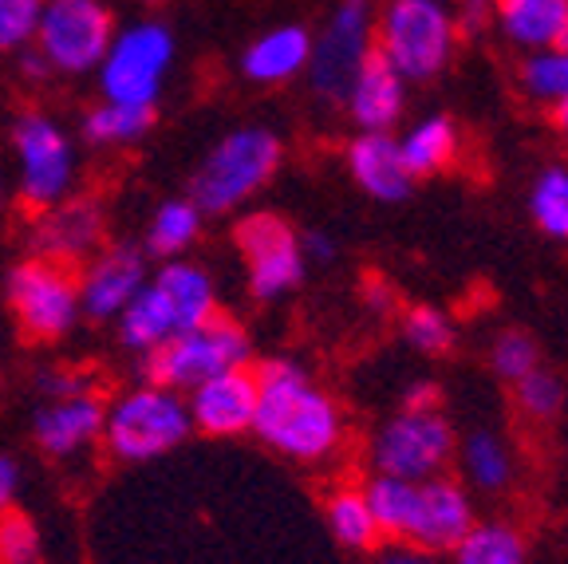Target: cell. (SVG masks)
<instances>
[{
  "label": "cell",
  "mask_w": 568,
  "mask_h": 564,
  "mask_svg": "<svg viewBox=\"0 0 568 564\" xmlns=\"http://www.w3.org/2000/svg\"><path fill=\"white\" fill-rule=\"evenodd\" d=\"M253 375H257L253 434L281 459L304 462V466L336 459L347 434L344 411L304 371V363L288 360V355H273Z\"/></svg>",
  "instance_id": "cell-1"
},
{
  "label": "cell",
  "mask_w": 568,
  "mask_h": 564,
  "mask_svg": "<svg viewBox=\"0 0 568 564\" xmlns=\"http://www.w3.org/2000/svg\"><path fill=\"white\" fill-rule=\"evenodd\" d=\"M364 490L383 541L415 545L435 556L450 553L470 533L474 521H478L474 494L458 477H446V474L423 477V482L372 474V482H364Z\"/></svg>",
  "instance_id": "cell-2"
},
{
  "label": "cell",
  "mask_w": 568,
  "mask_h": 564,
  "mask_svg": "<svg viewBox=\"0 0 568 564\" xmlns=\"http://www.w3.org/2000/svg\"><path fill=\"white\" fill-rule=\"evenodd\" d=\"M213 312L222 309H217V281L210 269L186 256H170V261H159V269H151L146 284L134 292L123 316L115 320L119 344L142 360L146 352L166 344L170 335L202 324Z\"/></svg>",
  "instance_id": "cell-3"
},
{
  "label": "cell",
  "mask_w": 568,
  "mask_h": 564,
  "mask_svg": "<svg viewBox=\"0 0 568 564\" xmlns=\"http://www.w3.org/2000/svg\"><path fill=\"white\" fill-rule=\"evenodd\" d=\"M284 162V142L268 127H237L213 142L190 178V202L202 213H233L273 182Z\"/></svg>",
  "instance_id": "cell-4"
},
{
  "label": "cell",
  "mask_w": 568,
  "mask_h": 564,
  "mask_svg": "<svg viewBox=\"0 0 568 564\" xmlns=\"http://www.w3.org/2000/svg\"><path fill=\"white\" fill-rule=\"evenodd\" d=\"M190 434H194V423H190V406L182 391L142 380L106 403L103 446L111 459L126 462V466L166 459Z\"/></svg>",
  "instance_id": "cell-5"
},
{
  "label": "cell",
  "mask_w": 568,
  "mask_h": 564,
  "mask_svg": "<svg viewBox=\"0 0 568 564\" xmlns=\"http://www.w3.org/2000/svg\"><path fill=\"white\" fill-rule=\"evenodd\" d=\"M450 0H387L375 9V52L407 83H426L450 68L458 52Z\"/></svg>",
  "instance_id": "cell-6"
},
{
  "label": "cell",
  "mask_w": 568,
  "mask_h": 564,
  "mask_svg": "<svg viewBox=\"0 0 568 564\" xmlns=\"http://www.w3.org/2000/svg\"><path fill=\"white\" fill-rule=\"evenodd\" d=\"M142 380L159 383L170 391H194L197 383L222 375L233 367H248L253 363V340H248L245 324L233 320L230 312H213L210 320L194 328H182L170 335L166 344L142 355Z\"/></svg>",
  "instance_id": "cell-7"
},
{
  "label": "cell",
  "mask_w": 568,
  "mask_h": 564,
  "mask_svg": "<svg viewBox=\"0 0 568 564\" xmlns=\"http://www.w3.org/2000/svg\"><path fill=\"white\" fill-rule=\"evenodd\" d=\"M12 154H17V198L32 213L75 194L80 154L63 123L48 111H20L12 123Z\"/></svg>",
  "instance_id": "cell-8"
},
{
  "label": "cell",
  "mask_w": 568,
  "mask_h": 564,
  "mask_svg": "<svg viewBox=\"0 0 568 564\" xmlns=\"http://www.w3.org/2000/svg\"><path fill=\"white\" fill-rule=\"evenodd\" d=\"M4 300L17 316V328L32 344H55V340L75 332V324L83 320L75 269L36 253H28L24 261L9 269Z\"/></svg>",
  "instance_id": "cell-9"
},
{
  "label": "cell",
  "mask_w": 568,
  "mask_h": 564,
  "mask_svg": "<svg viewBox=\"0 0 568 564\" xmlns=\"http://www.w3.org/2000/svg\"><path fill=\"white\" fill-rule=\"evenodd\" d=\"M454 454H458V434L443 415V406H403L372 439V470L403 482L446 474Z\"/></svg>",
  "instance_id": "cell-10"
},
{
  "label": "cell",
  "mask_w": 568,
  "mask_h": 564,
  "mask_svg": "<svg viewBox=\"0 0 568 564\" xmlns=\"http://www.w3.org/2000/svg\"><path fill=\"white\" fill-rule=\"evenodd\" d=\"M233 245L245 265V284L253 300L268 304V300H284L288 292L301 289L304 273H308V256H304L301 233L293 230V221H284L273 210H253L237 218L233 225Z\"/></svg>",
  "instance_id": "cell-11"
},
{
  "label": "cell",
  "mask_w": 568,
  "mask_h": 564,
  "mask_svg": "<svg viewBox=\"0 0 568 564\" xmlns=\"http://www.w3.org/2000/svg\"><path fill=\"white\" fill-rule=\"evenodd\" d=\"M115 40V17L103 0H44L32 48L55 75H88Z\"/></svg>",
  "instance_id": "cell-12"
},
{
  "label": "cell",
  "mask_w": 568,
  "mask_h": 564,
  "mask_svg": "<svg viewBox=\"0 0 568 564\" xmlns=\"http://www.w3.org/2000/svg\"><path fill=\"white\" fill-rule=\"evenodd\" d=\"M174 63V32L159 20H139V24L115 32L99 63V95L115 103L159 107V91Z\"/></svg>",
  "instance_id": "cell-13"
},
{
  "label": "cell",
  "mask_w": 568,
  "mask_h": 564,
  "mask_svg": "<svg viewBox=\"0 0 568 564\" xmlns=\"http://www.w3.org/2000/svg\"><path fill=\"white\" fill-rule=\"evenodd\" d=\"M375 52V0H336L324 20V32L312 40L308 83L320 103L339 107L347 95V83L364 60Z\"/></svg>",
  "instance_id": "cell-14"
},
{
  "label": "cell",
  "mask_w": 568,
  "mask_h": 564,
  "mask_svg": "<svg viewBox=\"0 0 568 564\" xmlns=\"http://www.w3.org/2000/svg\"><path fill=\"white\" fill-rule=\"evenodd\" d=\"M146 276H151V265H146V249L142 245L115 241V245H103L99 253H91L75 273L83 320L115 324L134 300V292L146 284Z\"/></svg>",
  "instance_id": "cell-15"
},
{
  "label": "cell",
  "mask_w": 568,
  "mask_h": 564,
  "mask_svg": "<svg viewBox=\"0 0 568 564\" xmlns=\"http://www.w3.org/2000/svg\"><path fill=\"white\" fill-rule=\"evenodd\" d=\"M28 245L36 256L60 261V265L75 269L83 265L91 253L106 245V213L95 198L71 194L63 202L36 210L32 225H28Z\"/></svg>",
  "instance_id": "cell-16"
},
{
  "label": "cell",
  "mask_w": 568,
  "mask_h": 564,
  "mask_svg": "<svg viewBox=\"0 0 568 564\" xmlns=\"http://www.w3.org/2000/svg\"><path fill=\"white\" fill-rule=\"evenodd\" d=\"M103 415L106 403L95 391H80V395L44 399V406L32 415V442L40 454L55 462L83 459L88 450L103 442Z\"/></svg>",
  "instance_id": "cell-17"
},
{
  "label": "cell",
  "mask_w": 568,
  "mask_h": 564,
  "mask_svg": "<svg viewBox=\"0 0 568 564\" xmlns=\"http://www.w3.org/2000/svg\"><path fill=\"white\" fill-rule=\"evenodd\" d=\"M190 423L194 431L210 434V439H237V434L253 431V415H257V375L253 367H233L213 375V380L197 383L186 391Z\"/></svg>",
  "instance_id": "cell-18"
},
{
  "label": "cell",
  "mask_w": 568,
  "mask_h": 564,
  "mask_svg": "<svg viewBox=\"0 0 568 564\" xmlns=\"http://www.w3.org/2000/svg\"><path fill=\"white\" fill-rule=\"evenodd\" d=\"M407 88L399 71L390 68L379 52L364 60V68L355 71V80L347 83L344 95V115L352 119L355 131H395L407 115Z\"/></svg>",
  "instance_id": "cell-19"
},
{
  "label": "cell",
  "mask_w": 568,
  "mask_h": 564,
  "mask_svg": "<svg viewBox=\"0 0 568 564\" xmlns=\"http://www.w3.org/2000/svg\"><path fill=\"white\" fill-rule=\"evenodd\" d=\"M347 174L375 202H403L415 190L399 139L390 131H359L344 150Z\"/></svg>",
  "instance_id": "cell-20"
},
{
  "label": "cell",
  "mask_w": 568,
  "mask_h": 564,
  "mask_svg": "<svg viewBox=\"0 0 568 564\" xmlns=\"http://www.w3.org/2000/svg\"><path fill=\"white\" fill-rule=\"evenodd\" d=\"M312 32L304 24H281L261 32L241 56V75L261 88H281L308 71Z\"/></svg>",
  "instance_id": "cell-21"
},
{
  "label": "cell",
  "mask_w": 568,
  "mask_h": 564,
  "mask_svg": "<svg viewBox=\"0 0 568 564\" xmlns=\"http://www.w3.org/2000/svg\"><path fill=\"white\" fill-rule=\"evenodd\" d=\"M568 0H494V24L501 40L521 52H541L557 44Z\"/></svg>",
  "instance_id": "cell-22"
},
{
  "label": "cell",
  "mask_w": 568,
  "mask_h": 564,
  "mask_svg": "<svg viewBox=\"0 0 568 564\" xmlns=\"http://www.w3.org/2000/svg\"><path fill=\"white\" fill-rule=\"evenodd\" d=\"M403 162H407L410 178H435L450 170L462 154V131L450 115H426L410 123L399 139Z\"/></svg>",
  "instance_id": "cell-23"
},
{
  "label": "cell",
  "mask_w": 568,
  "mask_h": 564,
  "mask_svg": "<svg viewBox=\"0 0 568 564\" xmlns=\"http://www.w3.org/2000/svg\"><path fill=\"white\" fill-rule=\"evenodd\" d=\"M458 466L462 477H466V490H481V494H501L514 485L517 474V462H514V450L501 434L494 431H474L458 442Z\"/></svg>",
  "instance_id": "cell-24"
},
{
  "label": "cell",
  "mask_w": 568,
  "mask_h": 564,
  "mask_svg": "<svg viewBox=\"0 0 568 564\" xmlns=\"http://www.w3.org/2000/svg\"><path fill=\"white\" fill-rule=\"evenodd\" d=\"M151 127H154V107L99 99L95 107L83 111L80 139L95 150H123V147H134V142L146 139Z\"/></svg>",
  "instance_id": "cell-25"
},
{
  "label": "cell",
  "mask_w": 568,
  "mask_h": 564,
  "mask_svg": "<svg viewBox=\"0 0 568 564\" xmlns=\"http://www.w3.org/2000/svg\"><path fill=\"white\" fill-rule=\"evenodd\" d=\"M202 221H205V213L197 210L190 198H166V202L154 205L151 221H146L142 249H146V256H159V261L190 253L205 230Z\"/></svg>",
  "instance_id": "cell-26"
},
{
  "label": "cell",
  "mask_w": 568,
  "mask_h": 564,
  "mask_svg": "<svg viewBox=\"0 0 568 564\" xmlns=\"http://www.w3.org/2000/svg\"><path fill=\"white\" fill-rule=\"evenodd\" d=\"M324 517H328V533L352 553H372L379 548V525H375L372 502H367L364 485H336L324 502Z\"/></svg>",
  "instance_id": "cell-27"
},
{
  "label": "cell",
  "mask_w": 568,
  "mask_h": 564,
  "mask_svg": "<svg viewBox=\"0 0 568 564\" xmlns=\"http://www.w3.org/2000/svg\"><path fill=\"white\" fill-rule=\"evenodd\" d=\"M454 564H525V537L506 521H474L450 548Z\"/></svg>",
  "instance_id": "cell-28"
},
{
  "label": "cell",
  "mask_w": 568,
  "mask_h": 564,
  "mask_svg": "<svg viewBox=\"0 0 568 564\" xmlns=\"http://www.w3.org/2000/svg\"><path fill=\"white\" fill-rule=\"evenodd\" d=\"M517 83H521L525 99L557 111L560 103H568V52L565 48L525 52L521 68H517Z\"/></svg>",
  "instance_id": "cell-29"
},
{
  "label": "cell",
  "mask_w": 568,
  "mask_h": 564,
  "mask_svg": "<svg viewBox=\"0 0 568 564\" xmlns=\"http://www.w3.org/2000/svg\"><path fill=\"white\" fill-rule=\"evenodd\" d=\"M532 225L552 241H568V167H545L529 185Z\"/></svg>",
  "instance_id": "cell-30"
},
{
  "label": "cell",
  "mask_w": 568,
  "mask_h": 564,
  "mask_svg": "<svg viewBox=\"0 0 568 564\" xmlns=\"http://www.w3.org/2000/svg\"><path fill=\"white\" fill-rule=\"evenodd\" d=\"M489 367H494L497 380L514 387L529 371L541 367V348H537V340H532L529 332H521V328H506V332H497L494 348H489Z\"/></svg>",
  "instance_id": "cell-31"
},
{
  "label": "cell",
  "mask_w": 568,
  "mask_h": 564,
  "mask_svg": "<svg viewBox=\"0 0 568 564\" xmlns=\"http://www.w3.org/2000/svg\"><path fill=\"white\" fill-rule=\"evenodd\" d=\"M403 340L423 355H446L458 340L454 320L435 304H415L403 312Z\"/></svg>",
  "instance_id": "cell-32"
},
{
  "label": "cell",
  "mask_w": 568,
  "mask_h": 564,
  "mask_svg": "<svg viewBox=\"0 0 568 564\" xmlns=\"http://www.w3.org/2000/svg\"><path fill=\"white\" fill-rule=\"evenodd\" d=\"M514 395L517 406H521V415H529L532 423H549V419L560 415V406H565V383L549 367H537L525 380L514 383Z\"/></svg>",
  "instance_id": "cell-33"
},
{
  "label": "cell",
  "mask_w": 568,
  "mask_h": 564,
  "mask_svg": "<svg viewBox=\"0 0 568 564\" xmlns=\"http://www.w3.org/2000/svg\"><path fill=\"white\" fill-rule=\"evenodd\" d=\"M44 541L28 513H0V564H40Z\"/></svg>",
  "instance_id": "cell-34"
},
{
  "label": "cell",
  "mask_w": 568,
  "mask_h": 564,
  "mask_svg": "<svg viewBox=\"0 0 568 564\" xmlns=\"http://www.w3.org/2000/svg\"><path fill=\"white\" fill-rule=\"evenodd\" d=\"M44 0H0V56L32 44Z\"/></svg>",
  "instance_id": "cell-35"
},
{
  "label": "cell",
  "mask_w": 568,
  "mask_h": 564,
  "mask_svg": "<svg viewBox=\"0 0 568 564\" xmlns=\"http://www.w3.org/2000/svg\"><path fill=\"white\" fill-rule=\"evenodd\" d=\"M36 391L44 399H63V395L91 391V380L83 371H71V367H44V371H36Z\"/></svg>",
  "instance_id": "cell-36"
},
{
  "label": "cell",
  "mask_w": 568,
  "mask_h": 564,
  "mask_svg": "<svg viewBox=\"0 0 568 564\" xmlns=\"http://www.w3.org/2000/svg\"><path fill=\"white\" fill-rule=\"evenodd\" d=\"M454 20L462 36H474L494 20V0H454Z\"/></svg>",
  "instance_id": "cell-37"
},
{
  "label": "cell",
  "mask_w": 568,
  "mask_h": 564,
  "mask_svg": "<svg viewBox=\"0 0 568 564\" xmlns=\"http://www.w3.org/2000/svg\"><path fill=\"white\" fill-rule=\"evenodd\" d=\"M20 497V462L12 454H0V513H9Z\"/></svg>",
  "instance_id": "cell-38"
},
{
  "label": "cell",
  "mask_w": 568,
  "mask_h": 564,
  "mask_svg": "<svg viewBox=\"0 0 568 564\" xmlns=\"http://www.w3.org/2000/svg\"><path fill=\"white\" fill-rule=\"evenodd\" d=\"M379 564H438V556L423 553V548H415V545H395L379 556Z\"/></svg>",
  "instance_id": "cell-39"
},
{
  "label": "cell",
  "mask_w": 568,
  "mask_h": 564,
  "mask_svg": "<svg viewBox=\"0 0 568 564\" xmlns=\"http://www.w3.org/2000/svg\"><path fill=\"white\" fill-rule=\"evenodd\" d=\"M403 406H443V395H438V387L430 380H418V383H410V387H407Z\"/></svg>",
  "instance_id": "cell-40"
},
{
  "label": "cell",
  "mask_w": 568,
  "mask_h": 564,
  "mask_svg": "<svg viewBox=\"0 0 568 564\" xmlns=\"http://www.w3.org/2000/svg\"><path fill=\"white\" fill-rule=\"evenodd\" d=\"M301 245L308 261H332V256H336V241L320 238V233H301Z\"/></svg>",
  "instance_id": "cell-41"
},
{
  "label": "cell",
  "mask_w": 568,
  "mask_h": 564,
  "mask_svg": "<svg viewBox=\"0 0 568 564\" xmlns=\"http://www.w3.org/2000/svg\"><path fill=\"white\" fill-rule=\"evenodd\" d=\"M552 123H557V131H560V139L568 142V103H560L557 111H552Z\"/></svg>",
  "instance_id": "cell-42"
},
{
  "label": "cell",
  "mask_w": 568,
  "mask_h": 564,
  "mask_svg": "<svg viewBox=\"0 0 568 564\" xmlns=\"http://www.w3.org/2000/svg\"><path fill=\"white\" fill-rule=\"evenodd\" d=\"M552 48H565L568 52V12H565V20H560V32H557V44Z\"/></svg>",
  "instance_id": "cell-43"
},
{
  "label": "cell",
  "mask_w": 568,
  "mask_h": 564,
  "mask_svg": "<svg viewBox=\"0 0 568 564\" xmlns=\"http://www.w3.org/2000/svg\"><path fill=\"white\" fill-rule=\"evenodd\" d=\"M4 205H9V178L0 170V213H4Z\"/></svg>",
  "instance_id": "cell-44"
},
{
  "label": "cell",
  "mask_w": 568,
  "mask_h": 564,
  "mask_svg": "<svg viewBox=\"0 0 568 564\" xmlns=\"http://www.w3.org/2000/svg\"><path fill=\"white\" fill-rule=\"evenodd\" d=\"M146 4H162V0H146Z\"/></svg>",
  "instance_id": "cell-45"
}]
</instances>
